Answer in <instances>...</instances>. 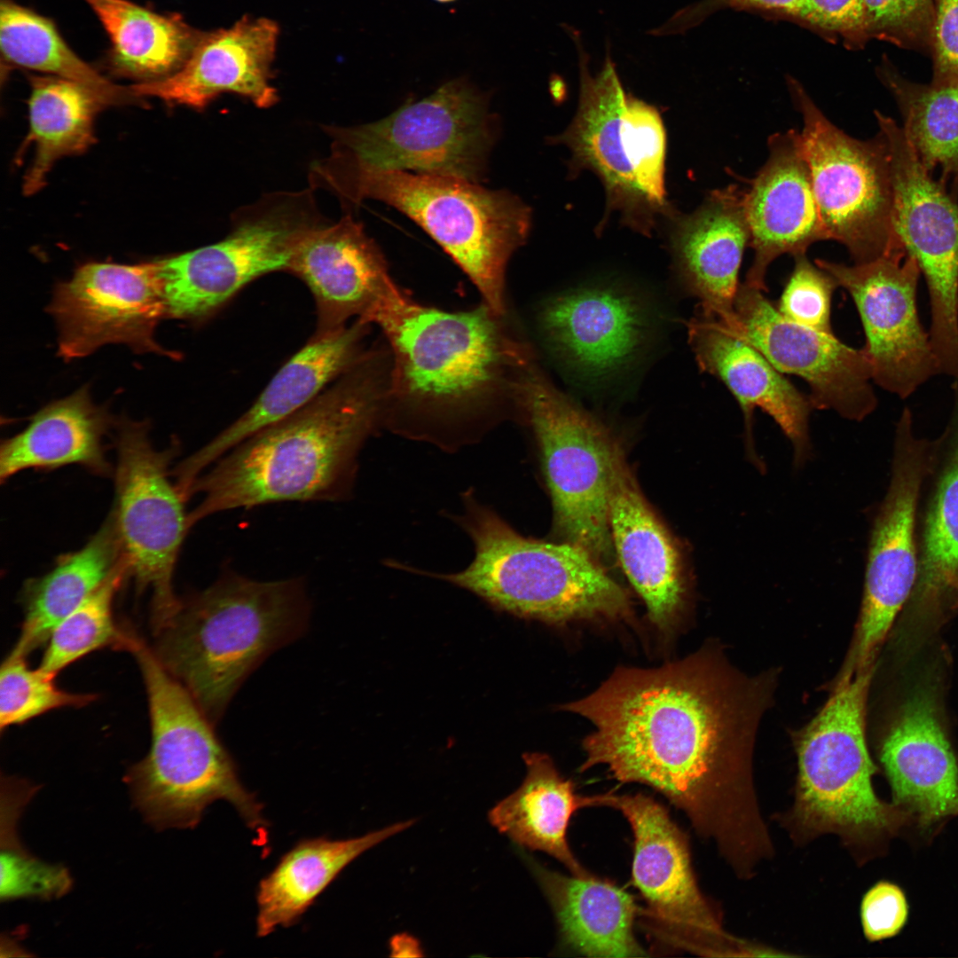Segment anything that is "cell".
Returning a JSON list of instances; mask_svg holds the SVG:
<instances>
[{"instance_id": "6da1fadb", "label": "cell", "mask_w": 958, "mask_h": 958, "mask_svg": "<svg viewBox=\"0 0 958 958\" xmlns=\"http://www.w3.org/2000/svg\"><path fill=\"white\" fill-rule=\"evenodd\" d=\"M763 691L701 650L660 667H618L561 708L593 726L581 772L603 765L621 782L656 789L734 861L768 836L750 779Z\"/></svg>"}, {"instance_id": "7a4b0ae2", "label": "cell", "mask_w": 958, "mask_h": 958, "mask_svg": "<svg viewBox=\"0 0 958 958\" xmlns=\"http://www.w3.org/2000/svg\"><path fill=\"white\" fill-rule=\"evenodd\" d=\"M387 345L365 351L312 401L222 456L192 484L191 526L216 513L281 501L347 496L357 453L385 420Z\"/></svg>"}, {"instance_id": "3957f363", "label": "cell", "mask_w": 958, "mask_h": 958, "mask_svg": "<svg viewBox=\"0 0 958 958\" xmlns=\"http://www.w3.org/2000/svg\"><path fill=\"white\" fill-rule=\"evenodd\" d=\"M486 303L448 311L404 293L373 324L390 351L385 421L463 422L518 408L530 349Z\"/></svg>"}, {"instance_id": "277c9868", "label": "cell", "mask_w": 958, "mask_h": 958, "mask_svg": "<svg viewBox=\"0 0 958 958\" xmlns=\"http://www.w3.org/2000/svg\"><path fill=\"white\" fill-rule=\"evenodd\" d=\"M309 604L299 579L222 575L155 632V656L217 719L248 674L303 631Z\"/></svg>"}, {"instance_id": "5b68a950", "label": "cell", "mask_w": 958, "mask_h": 958, "mask_svg": "<svg viewBox=\"0 0 958 958\" xmlns=\"http://www.w3.org/2000/svg\"><path fill=\"white\" fill-rule=\"evenodd\" d=\"M126 649L141 670L151 723L150 750L125 777L145 821L157 829L192 828L210 804L224 799L249 828L264 827L262 804L241 783L189 691L134 634Z\"/></svg>"}, {"instance_id": "8992f818", "label": "cell", "mask_w": 958, "mask_h": 958, "mask_svg": "<svg viewBox=\"0 0 958 958\" xmlns=\"http://www.w3.org/2000/svg\"><path fill=\"white\" fill-rule=\"evenodd\" d=\"M318 185L347 208L373 199L407 216L461 268L483 302L506 315V266L531 224L530 208L517 196L462 178L402 170L349 171Z\"/></svg>"}, {"instance_id": "52a82bcc", "label": "cell", "mask_w": 958, "mask_h": 958, "mask_svg": "<svg viewBox=\"0 0 958 958\" xmlns=\"http://www.w3.org/2000/svg\"><path fill=\"white\" fill-rule=\"evenodd\" d=\"M466 526L475 557L442 577L496 609L554 625L633 619L627 593L585 548L524 538L482 507L472 510Z\"/></svg>"}, {"instance_id": "ba28073f", "label": "cell", "mask_w": 958, "mask_h": 958, "mask_svg": "<svg viewBox=\"0 0 958 958\" xmlns=\"http://www.w3.org/2000/svg\"><path fill=\"white\" fill-rule=\"evenodd\" d=\"M563 29L578 53L579 103L574 120L556 138L572 152L573 164L601 180L609 211L648 235L669 213L664 184L666 132L657 109L625 92L607 47L601 71L592 75L580 33Z\"/></svg>"}, {"instance_id": "9c48e42d", "label": "cell", "mask_w": 958, "mask_h": 958, "mask_svg": "<svg viewBox=\"0 0 958 958\" xmlns=\"http://www.w3.org/2000/svg\"><path fill=\"white\" fill-rule=\"evenodd\" d=\"M325 130L330 153L312 163L310 181L357 170H411L477 183L496 136L487 98L461 78L380 121Z\"/></svg>"}, {"instance_id": "30bf717a", "label": "cell", "mask_w": 958, "mask_h": 958, "mask_svg": "<svg viewBox=\"0 0 958 958\" xmlns=\"http://www.w3.org/2000/svg\"><path fill=\"white\" fill-rule=\"evenodd\" d=\"M873 671L841 675L797 741L796 819L809 832H833L852 844L894 834L908 814L879 799L872 784L865 716Z\"/></svg>"}, {"instance_id": "8fae6325", "label": "cell", "mask_w": 958, "mask_h": 958, "mask_svg": "<svg viewBox=\"0 0 958 958\" xmlns=\"http://www.w3.org/2000/svg\"><path fill=\"white\" fill-rule=\"evenodd\" d=\"M325 223L312 189L273 192L240 209L224 239L154 262L165 316L203 319L256 279L287 271L302 240Z\"/></svg>"}, {"instance_id": "7c38bea8", "label": "cell", "mask_w": 958, "mask_h": 958, "mask_svg": "<svg viewBox=\"0 0 958 958\" xmlns=\"http://www.w3.org/2000/svg\"><path fill=\"white\" fill-rule=\"evenodd\" d=\"M518 408L538 443L556 530L598 561L609 560L613 553L609 499L618 443L535 365L522 379Z\"/></svg>"}, {"instance_id": "4fadbf2b", "label": "cell", "mask_w": 958, "mask_h": 958, "mask_svg": "<svg viewBox=\"0 0 958 958\" xmlns=\"http://www.w3.org/2000/svg\"><path fill=\"white\" fill-rule=\"evenodd\" d=\"M803 118L801 146L827 239L847 248L854 263L905 249L893 225V189L888 147L879 134L869 140L835 126L803 86L787 79Z\"/></svg>"}, {"instance_id": "5bb4252c", "label": "cell", "mask_w": 958, "mask_h": 958, "mask_svg": "<svg viewBox=\"0 0 958 958\" xmlns=\"http://www.w3.org/2000/svg\"><path fill=\"white\" fill-rule=\"evenodd\" d=\"M114 468V503L109 515L128 577L137 589L152 593L153 627L161 628L181 601L173 589L177 561L188 530L186 498L170 479L174 448L156 449L147 425H118Z\"/></svg>"}, {"instance_id": "9a60e30c", "label": "cell", "mask_w": 958, "mask_h": 958, "mask_svg": "<svg viewBox=\"0 0 958 958\" xmlns=\"http://www.w3.org/2000/svg\"><path fill=\"white\" fill-rule=\"evenodd\" d=\"M586 807L618 810L634 836L632 883L647 907L641 925L658 948L725 955L727 937L701 893L692 869L687 838L668 811L643 794L585 797Z\"/></svg>"}, {"instance_id": "2e32d148", "label": "cell", "mask_w": 958, "mask_h": 958, "mask_svg": "<svg viewBox=\"0 0 958 958\" xmlns=\"http://www.w3.org/2000/svg\"><path fill=\"white\" fill-rule=\"evenodd\" d=\"M875 116L890 156L894 230L927 284L940 373L958 379V200L922 164L902 128L879 111Z\"/></svg>"}, {"instance_id": "e0dca14e", "label": "cell", "mask_w": 958, "mask_h": 958, "mask_svg": "<svg viewBox=\"0 0 958 958\" xmlns=\"http://www.w3.org/2000/svg\"><path fill=\"white\" fill-rule=\"evenodd\" d=\"M913 426L911 411L902 410L895 427L890 483L871 527L863 599L845 672L874 665L916 584V514L929 439L915 435Z\"/></svg>"}, {"instance_id": "ac0fdd59", "label": "cell", "mask_w": 958, "mask_h": 958, "mask_svg": "<svg viewBox=\"0 0 958 958\" xmlns=\"http://www.w3.org/2000/svg\"><path fill=\"white\" fill-rule=\"evenodd\" d=\"M815 264L852 298L866 338L862 349L876 384L907 398L940 374L929 333L918 316L921 271L906 249L852 266L825 259L815 260Z\"/></svg>"}, {"instance_id": "d6986e66", "label": "cell", "mask_w": 958, "mask_h": 958, "mask_svg": "<svg viewBox=\"0 0 958 958\" xmlns=\"http://www.w3.org/2000/svg\"><path fill=\"white\" fill-rule=\"evenodd\" d=\"M734 308L736 330L778 371L808 384L813 407L857 421L875 411L872 368L863 349L786 318L762 290L746 282L738 287Z\"/></svg>"}, {"instance_id": "ffe728a7", "label": "cell", "mask_w": 958, "mask_h": 958, "mask_svg": "<svg viewBox=\"0 0 958 958\" xmlns=\"http://www.w3.org/2000/svg\"><path fill=\"white\" fill-rule=\"evenodd\" d=\"M50 312L65 358L87 356L108 343L163 353L153 339L165 316L154 262L83 264L70 280L57 286Z\"/></svg>"}, {"instance_id": "44dd1931", "label": "cell", "mask_w": 958, "mask_h": 958, "mask_svg": "<svg viewBox=\"0 0 958 958\" xmlns=\"http://www.w3.org/2000/svg\"><path fill=\"white\" fill-rule=\"evenodd\" d=\"M287 271L313 295L315 333L342 327L352 318L372 325L374 316L402 291L392 280L381 249L351 214L310 232L296 248Z\"/></svg>"}, {"instance_id": "7402d4cb", "label": "cell", "mask_w": 958, "mask_h": 958, "mask_svg": "<svg viewBox=\"0 0 958 958\" xmlns=\"http://www.w3.org/2000/svg\"><path fill=\"white\" fill-rule=\"evenodd\" d=\"M769 156L744 192V210L754 251L745 282L767 290L769 265L784 254H805L827 235L809 168L797 130L775 133L767 141Z\"/></svg>"}, {"instance_id": "603a6c76", "label": "cell", "mask_w": 958, "mask_h": 958, "mask_svg": "<svg viewBox=\"0 0 958 958\" xmlns=\"http://www.w3.org/2000/svg\"><path fill=\"white\" fill-rule=\"evenodd\" d=\"M279 29L267 19H242L227 29L200 36L174 73L130 86L137 98L154 97L197 110L223 93H234L255 106L278 101L271 83Z\"/></svg>"}, {"instance_id": "cb8c5ba5", "label": "cell", "mask_w": 958, "mask_h": 958, "mask_svg": "<svg viewBox=\"0 0 958 958\" xmlns=\"http://www.w3.org/2000/svg\"><path fill=\"white\" fill-rule=\"evenodd\" d=\"M369 326L356 319L349 326L315 333L282 365L247 412L175 467L177 482L190 487L229 451L312 401L365 351Z\"/></svg>"}, {"instance_id": "d4e9b609", "label": "cell", "mask_w": 958, "mask_h": 958, "mask_svg": "<svg viewBox=\"0 0 958 958\" xmlns=\"http://www.w3.org/2000/svg\"><path fill=\"white\" fill-rule=\"evenodd\" d=\"M609 518L613 549L651 624L664 635L672 633L687 598L681 557L639 490L620 446L613 461Z\"/></svg>"}, {"instance_id": "484cf974", "label": "cell", "mask_w": 958, "mask_h": 958, "mask_svg": "<svg viewBox=\"0 0 958 958\" xmlns=\"http://www.w3.org/2000/svg\"><path fill=\"white\" fill-rule=\"evenodd\" d=\"M690 346L703 372L720 380L739 403L747 435L756 408L771 416L791 442L796 462L809 452L813 405L738 330L699 307L687 324Z\"/></svg>"}, {"instance_id": "4316f807", "label": "cell", "mask_w": 958, "mask_h": 958, "mask_svg": "<svg viewBox=\"0 0 958 958\" xmlns=\"http://www.w3.org/2000/svg\"><path fill=\"white\" fill-rule=\"evenodd\" d=\"M880 759L895 805L923 825L958 814V766L929 695L904 703L882 741Z\"/></svg>"}, {"instance_id": "83f0119b", "label": "cell", "mask_w": 958, "mask_h": 958, "mask_svg": "<svg viewBox=\"0 0 958 958\" xmlns=\"http://www.w3.org/2000/svg\"><path fill=\"white\" fill-rule=\"evenodd\" d=\"M750 234L744 192L730 185L710 192L703 205L675 221L672 249L688 291L731 327L742 255Z\"/></svg>"}, {"instance_id": "f1b7e54d", "label": "cell", "mask_w": 958, "mask_h": 958, "mask_svg": "<svg viewBox=\"0 0 958 958\" xmlns=\"http://www.w3.org/2000/svg\"><path fill=\"white\" fill-rule=\"evenodd\" d=\"M943 432L929 439L917 514L918 576L908 601L923 614H938L948 602L951 581L958 579V379Z\"/></svg>"}, {"instance_id": "f546056e", "label": "cell", "mask_w": 958, "mask_h": 958, "mask_svg": "<svg viewBox=\"0 0 958 958\" xmlns=\"http://www.w3.org/2000/svg\"><path fill=\"white\" fill-rule=\"evenodd\" d=\"M548 342L575 367L603 374L629 360L641 344L639 303L611 289L581 290L554 298L540 313Z\"/></svg>"}, {"instance_id": "4dcf8cb0", "label": "cell", "mask_w": 958, "mask_h": 958, "mask_svg": "<svg viewBox=\"0 0 958 958\" xmlns=\"http://www.w3.org/2000/svg\"><path fill=\"white\" fill-rule=\"evenodd\" d=\"M530 866L551 905L561 944L590 957H641L633 924L640 909L632 897L612 882L591 874L580 877Z\"/></svg>"}, {"instance_id": "1f68e13d", "label": "cell", "mask_w": 958, "mask_h": 958, "mask_svg": "<svg viewBox=\"0 0 958 958\" xmlns=\"http://www.w3.org/2000/svg\"><path fill=\"white\" fill-rule=\"evenodd\" d=\"M108 426L106 412L92 403L85 387L48 404L23 431L2 442L1 481L28 469L69 465L108 475L111 467L103 444Z\"/></svg>"}, {"instance_id": "d6a6232c", "label": "cell", "mask_w": 958, "mask_h": 958, "mask_svg": "<svg viewBox=\"0 0 958 958\" xmlns=\"http://www.w3.org/2000/svg\"><path fill=\"white\" fill-rule=\"evenodd\" d=\"M414 823L397 822L362 836L331 840L305 839L287 852L256 891V935L290 927L351 861Z\"/></svg>"}, {"instance_id": "836d02e7", "label": "cell", "mask_w": 958, "mask_h": 958, "mask_svg": "<svg viewBox=\"0 0 958 958\" xmlns=\"http://www.w3.org/2000/svg\"><path fill=\"white\" fill-rule=\"evenodd\" d=\"M522 758L526 766L522 783L491 809L490 822L517 844L554 857L571 875L590 876L567 838L571 816L584 808L583 797L546 754L524 753Z\"/></svg>"}, {"instance_id": "e575fe53", "label": "cell", "mask_w": 958, "mask_h": 958, "mask_svg": "<svg viewBox=\"0 0 958 958\" xmlns=\"http://www.w3.org/2000/svg\"><path fill=\"white\" fill-rule=\"evenodd\" d=\"M125 564L110 516L79 550L61 556L22 592L24 620L14 649L27 656L47 643L54 628Z\"/></svg>"}, {"instance_id": "d590c367", "label": "cell", "mask_w": 958, "mask_h": 958, "mask_svg": "<svg viewBox=\"0 0 958 958\" xmlns=\"http://www.w3.org/2000/svg\"><path fill=\"white\" fill-rule=\"evenodd\" d=\"M29 132L25 145L34 144L35 156L24 177L27 195L39 191L59 159L79 154L95 141L97 113L106 106L90 89L56 76L31 77Z\"/></svg>"}, {"instance_id": "8d00e7d4", "label": "cell", "mask_w": 958, "mask_h": 958, "mask_svg": "<svg viewBox=\"0 0 958 958\" xmlns=\"http://www.w3.org/2000/svg\"><path fill=\"white\" fill-rule=\"evenodd\" d=\"M112 44V61L126 75L152 81L185 62L200 36L175 16L161 15L128 0H84Z\"/></svg>"}, {"instance_id": "74e56055", "label": "cell", "mask_w": 958, "mask_h": 958, "mask_svg": "<svg viewBox=\"0 0 958 958\" xmlns=\"http://www.w3.org/2000/svg\"><path fill=\"white\" fill-rule=\"evenodd\" d=\"M883 84L893 96L903 119L902 130L925 169L938 180L953 186L958 200V84L936 85L904 77L883 56L876 69Z\"/></svg>"}, {"instance_id": "f35d334b", "label": "cell", "mask_w": 958, "mask_h": 958, "mask_svg": "<svg viewBox=\"0 0 958 958\" xmlns=\"http://www.w3.org/2000/svg\"><path fill=\"white\" fill-rule=\"evenodd\" d=\"M0 45L9 63L82 84L106 106L139 98L130 88L113 83L82 60L51 20L12 0H1Z\"/></svg>"}, {"instance_id": "ab89813d", "label": "cell", "mask_w": 958, "mask_h": 958, "mask_svg": "<svg viewBox=\"0 0 958 958\" xmlns=\"http://www.w3.org/2000/svg\"><path fill=\"white\" fill-rule=\"evenodd\" d=\"M127 576L126 566L122 564L54 628L38 667L40 670L54 678L92 651L107 646L123 648L127 633L117 628L113 605Z\"/></svg>"}, {"instance_id": "60d3db41", "label": "cell", "mask_w": 958, "mask_h": 958, "mask_svg": "<svg viewBox=\"0 0 958 958\" xmlns=\"http://www.w3.org/2000/svg\"><path fill=\"white\" fill-rule=\"evenodd\" d=\"M27 656L12 648L0 671V727L22 724L51 710L81 707L93 695L73 694L55 686L53 677L29 667Z\"/></svg>"}, {"instance_id": "b9f144b4", "label": "cell", "mask_w": 958, "mask_h": 958, "mask_svg": "<svg viewBox=\"0 0 958 958\" xmlns=\"http://www.w3.org/2000/svg\"><path fill=\"white\" fill-rule=\"evenodd\" d=\"M793 257L794 268L776 309L795 323L833 334L831 301L837 282L828 272L813 264L805 253Z\"/></svg>"}, {"instance_id": "7bdbcfd3", "label": "cell", "mask_w": 958, "mask_h": 958, "mask_svg": "<svg viewBox=\"0 0 958 958\" xmlns=\"http://www.w3.org/2000/svg\"><path fill=\"white\" fill-rule=\"evenodd\" d=\"M870 39L930 54L933 0H864Z\"/></svg>"}, {"instance_id": "ee69618b", "label": "cell", "mask_w": 958, "mask_h": 958, "mask_svg": "<svg viewBox=\"0 0 958 958\" xmlns=\"http://www.w3.org/2000/svg\"><path fill=\"white\" fill-rule=\"evenodd\" d=\"M2 901L19 898L58 899L72 886L67 869L31 856L21 847L1 851Z\"/></svg>"}, {"instance_id": "f6af8a7d", "label": "cell", "mask_w": 958, "mask_h": 958, "mask_svg": "<svg viewBox=\"0 0 958 958\" xmlns=\"http://www.w3.org/2000/svg\"><path fill=\"white\" fill-rule=\"evenodd\" d=\"M773 13L837 36L852 50L863 48L870 39L864 0H794Z\"/></svg>"}, {"instance_id": "bcb514c9", "label": "cell", "mask_w": 958, "mask_h": 958, "mask_svg": "<svg viewBox=\"0 0 958 958\" xmlns=\"http://www.w3.org/2000/svg\"><path fill=\"white\" fill-rule=\"evenodd\" d=\"M908 915L907 899L897 885L880 882L864 896L861 921L867 938L876 941L895 936Z\"/></svg>"}, {"instance_id": "7dc6e473", "label": "cell", "mask_w": 958, "mask_h": 958, "mask_svg": "<svg viewBox=\"0 0 958 958\" xmlns=\"http://www.w3.org/2000/svg\"><path fill=\"white\" fill-rule=\"evenodd\" d=\"M933 7L931 83L958 84V0H933Z\"/></svg>"}, {"instance_id": "c3c4849f", "label": "cell", "mask_w": 958, "mask_h": 958, "mask_svg": "<svg viewBox=\"0 0 958 958\" xmlns=\"http://www.w3.org/2000/svg\"><path fill=\"white\" fill-rule=\"evenodd\" d=\"M794 0H701L679 10L665 23L648 31L656 36L683 34L700 24L705 18L723 9L760 10L771 13Z\"/></svg>"}, {"instance_id": "681fc988", "label": "cell", "mask_w": 958, "mask_h": 958, "mask_svg": "<svg viewBox=\"0 0 958 958\" xmlns=\"http://www.w3.org/2000/svg\"><path fill=\"white\" fill-rule=\"evenodd\" d=\"M392 956H422L419 942L407 934H399L390 940Z\"/></svg>"}, {"instance_id": "f907efd6", "label": "cell", "mask_w": 958, "mask_h": 958, "mask_svg": "<svg viewBox=\"0 0 958 958\" xmlns=\"http://www.w3.org/2000/svg\"><path fill=\"white\" fill-rule=\"evenodd\" d=\"M949 589V607L952 609H958V579L951 581L948 585Z\"/></svg>"}, {"instance_id": "816d5d0a", "label": "cell", "mask_w": 958, "mask_h": 958, "mask_svg": "<svg viewBox=\"0 0 958 958\" xmlns=\"http://www.w3.org/2000/svg\"><path fill=\"white\" fill-rule=\"evenodd\" d=\"M436 1H438V2H441V3H448V2L454 1V0H436Z\"/></svg>"}]
</instances>
